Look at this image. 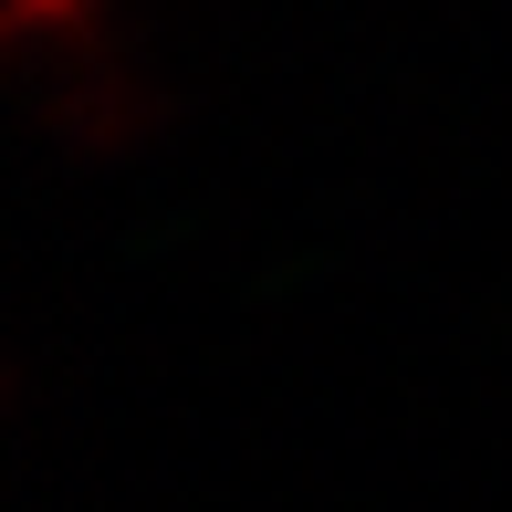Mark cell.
<instances>
[{"mask_svg": "<svg viewBox=\"0 0 512 512\" xmlns=\"http://www.w3.org/2000/svg\"><path fill=\"white\" fill-rule=\"evenodd\" d=\"M105 0H11V42L21 53H53V42H95Z\"/></svg>", "mask_w": 512, "mask_h": 512, "instance_id": "6da1fadb", "label": "cell"}]
</instances>
